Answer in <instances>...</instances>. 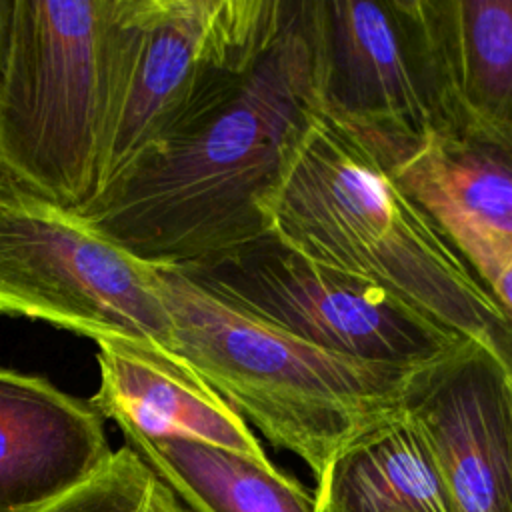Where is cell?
<instances>
[{
	"label": "cell",
	"mask_w": 512,
	"mask_h": 512,
	"mask_svg": "<svg viewBox=\"0 0 512 512\" xmlns=\"http://www.w3.org/2000/svg\"><path fill=\"white\" fill-rule=\"evenodd\" d=\"M316 512H450L434 456L412 418L346 448L316 480Z\"/></svg>",
	"instance_id": "5bb4252c"
},
{
	"label": "cell",
	"mask_w": 512,
	"mask_h": 512,
	"mask_svg": "<svg viewBox=\"0 0 512 512\" xmlns=\"http://www.w3.org/2000/svg\"><path fill=\"white\" fill-rule=\"evenodd\" d=\"M152 0H16L0 80V168L76 210L106 154Z\"/></svg>",
	"instance_id": "277c9868"
},
{
	"label": "cell",
	"mask_w": 512,
	"mask_h": 512,
	"mask_svg": "<svg viewBox=\"0 0 512 512\" xmlns=\"http://www.w3.org/2000/svg\"><path fill=\"white\" fill-rule=\"evenodd\" d=\"M36 512H188L172 488L128 444L84 482Z\"/></svg>",
	"instance_id": "2e32d148"
},
{
	"label": "cell",
	"mask_w": 512,
	"mask_h": 512,
	"mask_svg": "<svg viewBox=\"0 0 512 512\" xmlns=\"http://www.w3.org/2000/svg\"><path fill=\"white\" fill-rule=\"evenodd\" d=\"M122 436L188 512H316L314 494L274 464L200 442Z\"/></svg>",
	"instance_id": "9a60e30c"
},
{
	"label": "cell",
	"mask_w": 512,
	"mask_h": 512,
	"mask_svg": "<svg viewBox=\"0 0 512 512\" xmlns=\"http://www.w3.org/2000/svg\"><path fill=\"white\" fill-rule=\"evenodd\" d=\"M266 232L380 288L512 378V318L382 158L320 112L268 200Z\"/></svg>",
	"instance_id": "7a4b0ae2"
},
{
	"label": "cell",
	"mask_w": 512,
	"mask_h": 512,
	"mask_svg": "<svg viewBox=\"0 0 512 512\" xmlns=\"http://www.w3.org/2000/svg\"><path fill=\"white\" fill-rule=\"evenodd\" d=\"M98 390L88 398L122 434L188 440L270 466L252 428L172 350L150 340H96Z\"/></svg>",
	"instance_id": "30bf717a"
},
{
	"label": "cell",
	"mask_w": 512,
	"mask_h": 512,
	"mask_svg": "<svg viewBox=\"0 0 512 512\" xmlns=\"http://www.w3.org/2000/svg\"><path fill=\"white\" fill-rule=\"evenodd\" d=\"M180 268L258 320L356 360L420 372L472 346L380 288L306 260L272 236Z\"/></svg>",
	"instance_id": "52a82bcc"
},
{
	"label": "cell",
	"mask_w": 512,
	"mask_h": 512,
	"mask_svg": "<svg viewBox=\"0 0 512 512\" xmlns=\"http://www.w3.org/2000/svg\"><path fill=\"white\" fill-rule=\"evenodd\" d=\"M450 512H512V378L466 346L422 372L406 406Z\"/></svg>",
	"instance_id": "9c48e42d"
},
{
	"label": "cell",
	"mask_w": 512,
	"mask_h": 512,
	"mask_svg": "<svg viewBox=\"0 0 512 512\" xmlns=\"http://www.w3.org/2000/svg\"><path fill=\"white\" fill-rule=\"evenodd\" d=\"M320 116L382 160L448 130L418 0H300Z\"/></svg>",
	"instance_id": "8992f818"
},
{
	"label": "cell",
	"mask_w": 512,
	"mask_h": 512,
	"mask_svg": "<svg viewBox=\"0 0 512 512\" xmlns=\"http://www.w3.org/2000/svg\"><path fill=\"white\" fill-rule=\"evenodd\" d=\"M384 164L440 228L472 224L512 236V146L448 128Z\"/></svg>",
	"instance_id": "4fadbf2b"
},
{
	"label": "cell",
	"mask_w": 512,
	"mask_h": 512,
	"mask_svg": "<svg viewBox=\"0 0 512 512\" xmlns=\"http://www.w3.org/2000/svg\"><path fill=\"white\" fill-rule=\"evenodd\" d=\"M152 268L170 322L166 348L316 480L346 448L400 418L426 372L314 346L244 312L180 266Z\"/></svg>",
	"instance_id": "3957f363"
},
{
	"label": "cell",
	"mask_w": 512,
	"mask_h": 512,
	"mask_svg": "<svg viewBox=\"0 0 512 512\" xmlns=\"http://www.w3.org/2000/svg\"><path fill=\"white\" fill-rule=\"evenodd\" d=\"M0 314L46 322L94 342H170L152 264L2 168Z\"/></svg>",
	"instance_id": "5b68a950"
},
{
	"label": "cell",
	"mask_w": 512,
	"mask_h": 512,
	"mask_svg": "<svg viewBox=\"0 0 512 512\" xmlns=\"http://www.w3.org/2000/svg\"><path fill=\"white\" fill-rule=\"evenodd\" d=\"M288 8L290 0H152L100 188L224 100L278 38Z\"/></svg>",
	"instance_id": "ba28073f"
},
{
	"label": "cell",
	"mask_w": 512,
	"mask_h": 512,
	"mask_svg": "<svg viewBox=\"0 0 512 512\" xmlns=\"http://www.w3.org/2000/svg\"><path fill=\"white\" fill-rule=\"evenodd\" d=\"M512 318V236L472 224L440 228Z\"/></svg>",
	"instance_id": "e0dca14e"
},
{
	"label": "cell",
	"mask_w": 512,
	"mask_h": 512,
	"mask_svg": "<svg viewBox=\"0 0 512 512\" xmlns=\"http://www.w3.org/2000/svg\"><path fill=\"white\" fill-rule=\"evenodd\" d=\"M450 128L512 146V0H418Z\"/></svg>",
	"instance_id": "7c38bea8"
},
{
	"label": "cell",
	"mask_w": 512,
	"mask_h": 512,
	"mask_svg": "<svg viewBox=\"0 0 512 512\" xmlns=\"http://www.w3.org/2000/svg\"><path fill=\"white\" fill-rule=\"evenodd\" d=\"M318 98L300 0L244 80L208 112L136 154L74 212L148 264L200 266L266 232V206Z\"/></svg>",
	"instance_id": "6da1fadb"
},
{
	"label": "cell",
	"mask_w": 512,
	"mask_h": 512,
	"mask_svg": "<svg viewBox=\"0 0 512 512\" xmlns=\"http://www.w3.org/2000/svg\"><path fill=\"white\" fill-rule=\"evenodd\" d=\"M14 6H16V0H0V80H2L8 52H10Z\"/></svg>",
	"instance_id": "ac0fdd59"
},
{
	"label": "cell",
	"mask_w": 512,
	"mask_h": 512,
	"mask_svg": "<svg viewBox=\"0 0 512 512\" xmlns=\"http://www.w3.org/2000/svg\"><path fill=\"white\" fill-rule=\"evenodd\" d=\"M104 418L40 374L0 368V512H36L112 456Z\"/></svg>",
	"instance_id": "8fae6325"
}]
</instances>
